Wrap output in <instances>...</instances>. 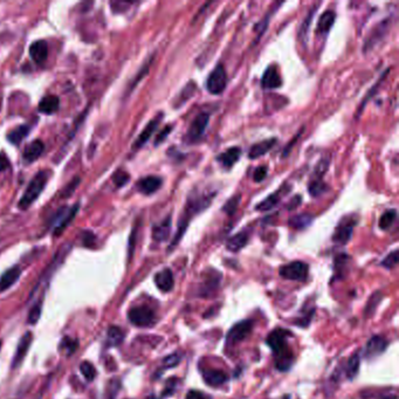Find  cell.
I'll list each match as a JSON object with an SVG mask.
<instances>
[{"instance_id": "16", "label": "cell", "mask_w": 399, "mask_h": 399, "mask_svg": "<svg viewBox=\"0 0 399 399\" xmlns=\"http://www.w3.org/2000/svg\"><path fill=\"white\" fill-rule=\"evenodd\" d=\"M240 156H241V149L238 148V146H232V148L227 149L225 152L220 154L219 156L217 157V161L223 165V168L231 169L232 166L239 161Z\"/></svg>"}, {"instance_id": "30", "label": "cell", "mask_w": 399, "mask_h": 399, "mask_svg": "<svg viewBox=\"0 0 399 399\" xmlns=\"http://www.w3.org/2000/svg\"><path fill=\"white\" fill-rule=\"evenodd\" d=\"M196 89L197 86L195 82H192V81L191 82H189L187 86L183 88V90L179 93V96H178V99L176 100V103H177L176 107H180L183 106V104H185V102H187L188 100H190L193 95H195Z\"/></svg>"}, {"instance_id": "9", "label": "cell", "mask_w": 399, "mask_h": 399, "mask_svg": "<svg viewBox=\"0 0 399 399\" xmlns=\"http://www.w3.org/2000/svg\"><path fill=\"white\" fill-rule=\"evenodd\" d=\"M356 223H357V220L355 219L354 216L343 218L340 222V224L337 225L334 235H332V240H334L335 242L340 243V245H346L351 239Z\"/></svg>"}, {"instance_id": "47", "label": "cell", "mask_w": 399, "mask_h": 399, "mask_svg": "<svg viewBox=\"0 0 399 399\" xmlns=\"http://www.w3.org/2000/svg\"><path fill=\"white\" fill-rule=\"evenodd\" d=\"M133 5V3H126V2H114V3H111L110 4V6H115V7H118L119 6V9H117L115 11L114 13H122V12H126L127 10H129V7Z\"/></svg>"}, {"instance_id": "27", "label": "cell", "mask_w": 399, "mask_h": 399, "mask_svg": "<svg viewBox=\"0 0 399 399\" xmlns=\"http://www.w3.org/2000/svg\"><path fill=\"white\" fill-rule=\"evenodd\" d=\"M313 222V217L311 214H304V213H302V214H297V216H294L292 218L289 219V226L293 227V228H296V230H302V228H305L309 225L312 224Z\"/></svg>"}, {"instance_id": "29", "label": "cell", "mask_w": 399, "mask_h": 399, "mask_svg": "<svg viewBox=\"0 0 399 399\" xmlns=\"http://www.w3.org/2000/svg\"><path fill=\"white\" fill-rule=\"evenodd\" d=\"M327 184L324 183L321 177L313 178V180L308 185V191L313 197H319L327 191Z\"/></svg>"}, {"instance_id": "31", "label": "cell", "mask_w": 399, "mask_h": 399, "mask_svg": "<svg viewBox=\"0 0 399 399\" xmlns=\"http://www.w3.org/2000/svg\"><path fill=\"white\" fill-rule=\"evenodd\" d=\"M397 219V211L394 208H391V210H387L383 213L381 219H379V228L381 230H389V228L392 226L393 223L396 222Z\"/></svg>"}, {"instance_id": "45", "label": "cell", "mask_w": 399, "mask_h": 399, "mask_svg": "<svg viewBox=\"0 0 399 399\" xmlns=\"http://www.w3.org/2000/svg\"><path fill=\"white\" fill-rule=\"evenodd\" d=\"M171 129H172V126H168L165 127L164 129H163L160 134L157 135L156 137V141H155V145H160L161 143H163L165 141V138L169 136V134L171 133Z\"/></svg>"}, {"instance_id": "46", "label": "cell", "mask_w": 399, "mask_h": 399, "mask_svg": "<svg viewBox=\"0 0 399 399\" xmlns=\"http://www.w3.org/2000/svg\"><path fill=\"white\" fill-rule=\"evenodd\" d=\"M187 399H211V397L208 394L201 392L198 390H191L189 391L187 394Z\"/></svg>"}, {"instance_id": "7", "label": "cell", "mask_w": 399, "mask_h": 399, "mask_svg": "<svg viewBox=\"0 0 399 399\" xmlns=\"http://www.w3.org/2000/svg\"><path fill=\"white\" fill-rule=\"evenodd\" d=\"M253 329V322L251 320L240 321L230 329L226 336L227 346H234L239 342H242L246 337H249Z\"/></svg>"}, {"instance_id": "4", "label": "cell", "mask_w": 399, "mask_h": 399, "mask_svg": "<svg viewBox=\"0 0 399 399\" xmlns=\"http://www.w3.org/2000/svg\"><path fill=\"white\" fill-rule=\"evenodd\" d=\"M227 84V74L223 65H218L210 73L206 81V89L212 95L223 94Z\"/></svg>"}, {"instance_id": "43", "label": "cell", "mask_w": 399, "mask_h": 399, "mask_svg": "<svg viewBox=\"0 0 399 399\" xmlns=\"http://www.w3.org/2000/svg\"><path fill=\"white\" fill-rule=\"evenodd\" d=\"M315 12H316V10L314 11V9H313V10L311 11V12H309L308 17L304 19V21H303V25H302L301 29H300V38L303 39L304 37H307V34H308V30H309V25H311L312 18H313V15H314V13H315Z\"/></svg>"}, {"instance_id": "5", "label": "cell", "mask_w": 399, "mask_h": 399, "mask_svg": "<svg viewBox=\"0 0 399 399\" xmlns=\"http://www.w3.org/2000/svg\"><path fill=\"white\" fill-rule=\"evenodd\" d=\"M128 319L134 325L137 327H149L154 324L156 321V315L155 312L150 307L146 305H138L130 309L128 313Z\"/></svg>"}, {"instance_id": "34", "label": "cell", "mask_w": 399, "mask_h": 399, "mask_svg": "<svg viewBox=\"0 0 399 399\" xmlns=\"http://www.w3.org/2000/svg\"><path fill=\"white\" fill-rule=\"evenodd\" d=\"M123 339H125V335H123V331L118 327L109 328V330H108V342H109V344H111V346H118Z\"/></svg>"}, {"instance_id": "20", "label": "cell", "mask_w": 399, "mask_h": 399, "mask_svg": "<svg viewBox=\"0 0 399 399\" xmlns=\"http://www.w3.org/2000/svg\"><path fill=\"white\" fill-rule=\"evenodd\" d=\"M32 339H33V336L29 331H27L26 334H24V336L21 337L20 342H19V344H18L17 352H15V356L13 358L12 367H17L19 364L22 362V359H24V357L27 354V350H28V348L30 347Z\"/></svg>"}, {"instance_id": "1", "label": "cell", "mask_w": 399, "mask_h": 399, "mask_svg": "<svg viewBox=\"0 0 399 399\" xmlns=\"http://www.w3.org/2000/svg\"><path fill=\"white\" fill-rule=\"evenodd\" d=\"M290 331L278 328L267 336L266 342L273 350L275 357V367L279 371H288L293 365L294 356L288 346V337Z\"/></svg>"}, {"instance_id": "26", "label": "cell", "mask_w": 399, "mask_h": 399, "mask_svg": "<svg viewBox=\"0 0 399 399\" xmlns=\"http://www.w3.org/2000/svg\"><path fill=\"white\" fill-rule=\"evenodd\" d=\"M60 107V100L55 95H48L45 96L44 99L39 103V110L44 114H53Z\"/></svg>"}, {"instance_id": "21", "label": "cell", "mask_w": 399, "mask_h": 399, "mask_svg": "<svg viewBox=\"0 0 399 399\" xmlns=\"http://www.w3.org/2000/svg\"><path fill=\"white\" fill-rule=\"evenodd\" d=\"M171 232V217L163 220L162 223L155 225L152 228V238L155 241L162 242L169 238Z\"/></svg>"}, {"instance_id": "44", "label": "cell", "mask_w": 399, "mask_h": 399, "mask_svg": "<svg viewBox=\"0 0 399 399\" xmlns=\"http://www.w3.org/2000/svg\"><path fill=\"white\" fill-rule=\"evenodd\" d=\"M267 172H268V170H267L265 165H261V166H259V168L255 169V171L253 173L254 181H257V183H259V181H262L266 178Z\"/></svg>"}, {"instance_id": "48", "label": "cell", "mask_w": 399, "mask_h": 399, "mask_svg": "<svg viewBox=\"0 0 399 399\" xmlns=\"http://www.w3.org/2000/svg\"><path fill=\"white\" fill-rule=\"evenodd\" d=\"M11 166L10 161L7 160V157L4 154H0V172L5 171Z\"/></svg>"}, {"instance_id": "37", "label": "cell", "mask_w": 399, "mask_h": 399, "mask_svg": "<svg viewBox=\"0 0 399 399\" xmlns=\"http://www.w3.org/2000/svg\"><path fill=\"white\" fill-rule=\"evenodd\" d=\"M382 297H383L382 293H379V292H376L375 294H373V295H371V297H370V300L367 301L365 314H367V315L373 314L375 312V309L377 308L379 302H381Z\"/></svg>"}, {"instance_id": "36", "label": "cell", "mask_w": 399, "mask_h": 399, "mask_svg": "<svg viewBox=\"0 0 399 399\" xmlns=\"http://www.w3.org/2000/svg\"><path fill=\"white\" fill-rule=\"evenodd\" d=\"M80 370H81V373H82V375L84 376V378H86L88 382H91L93 379L95 378L96 371H95V367L93 366L91 363L83 362L80 365Z\"/></svg>"}, {"instance_id": "35", "label": "cell", "mask_w": 399, "mask_h": 399, "mask_svg": "<svg viewBox=\"0 0 399 399\" xmlns=\"http://www.w3.org/2000/svg\"><path fill=\"white\" fill-rule=\"evenodd\" d=\"M181 357H183V355H181L180 352H173V354L166 356V357L163 359V366L166 367V369L175 367L180 363Z\"/></svg>"}, {"instance_id": "49", "label": "cell", "mask_w": 399, "mask_h": 399, "mask_svg": "<svg viewBox=\"0 0 399 399\" xmlns=\"http://www.w3.org/2000/svg\"><path fill=\"white\" fill-rule=\"evenodd\" d=\"M64 344L66 346V349H67V351H69V354H73V352H74V350H75L76 346H77V344L75 343V341H73L71 339H65Z\"/></svg>"}, {"instance_id": "15", "label": "cell", "mask_w": 399, "mask_h": 399, "mask_svg": "<svg viewBox=\"0 0 399 399\" xmlns=\"http://www.w3.org/2000/svg\"><path fill=\"white\" fill-rule=\"evenodd\" d=\"M155 284H156L158 289L162 290V292H170V290L173 288V285H175L171 269L165 268L161 270V272H158L155 275Z\"/></svg>"}, {"instance_id": "25", "label": "cell", "mask_w": 399, "mask_h": 399, "mask_svg": "<svg viewBox=\"0 0 399 399\" xmlns=\"http://www.w3.org/2000/svg\"><path fill=\"white\" fill-rule=\"evenodd\" d=\"M387 24H389V20H384L377 27H375L373 34H371L365 42V49L373 48L381 39H383V37H384L387 30H389V25Z\"/></svg>"}, {"instance_id": "39", "label": "cell", "mask_w": 399, "mask_h": 399, "mask_svg": "<svg viewBox=\"0 0 399 399\" xmlns=\"http://www.w3.org/2000/svg\"><path fill=\"white\" fill-rule=\"evenodd\" d=\"M177 385H178V379L177 378H170L168 382H166L165 387H164V391H163V396L168 397V396H171L176 392L177 390Z\"/></svg>"}, {"instance_id": "17", "label": "cell", "mask_w": 399, "mask_h": 399, "mask_svg": "<svg viewBox=\"0 0 399 399\" xmlns=\"http://www.w3.org/2000/svg\"><path fill=\"white\" fill-rule=\"evenodd\" d=\"M275 144H277V138H269V139H265V141L262 142H259L257 144L251 146V149L249 151V157L251 160H255V158L261 157L267 152H269V151L274 148Z\"/></svg>"}, {"instance_id": "13", "label": "cell", "mask_w": 399, "mask_h": 399, "mask_svg": "<svg viewBox=\"0 0 399 399\" xmlns=\"http://www.w3.org/2000/svg\"><path fill=\"white\" fill-rule=\"evenodd\" d=\"M163 184V180L161 177H157V176H148V177H144L142 178L141 180H138L137 183V190L143 195L145 196H150L152 195V193L157 192L158 190L161 189Z\"/></svg>"}, {"instance_id": "51", "label": "cell", "mask_w": 399, "mask_h": 399, "mask_svg": "<svg viewBox=\"0 0 399 399\" xmlns=\"http://www.w3.org/2000/svg\"><path fill=\"white\" fill-rule=\"evenodd\" d=\"M379 399H397L396 394H389V396H385V397H382Z\"/></svg>"}, {"instance_id": "14", "label": "cell", "mask_w": 399, "mask_h": 399, "mask_svg": "<svg viewBox=\"0 0 399 399\" xmlns=\"http://www.w3.org/2000/svg\"><path fill=\"white\" fill-rule=\"evenodd\" d=\"M201 375H203L205 383L213 387L222 386L228 381L227 374L224 373L222 370H216V369L201 370Z\"/></svg>"}, {"instance_id": "6", "label": "cell", "mask_w": 399, "mask_h": 399, "mask_svg": "<svg viewBox=\"0 0 399 399\" xmlns=\"http://www.w3.org/2000/svg\"><path fill=\"white\" fill-rule=\"evenodd\" d=\"M210 114L208 112H200L195 117L189 127L187 139L189 143H195L203 137V135L206 131V128L210 122Z\"/></svg>"}, {"instance_id": "3", "label": "cell", "mask_w": 399, "mask_h": 399, "mask_svg": "<svg viewBox=\"0 0 399 399\" xmlns=\"http://www.w3.org/2000/svg\"><path fill=\"white\" fill-rule=\"evenodd\" d=\"M214 195L216 193H200V195L190 196L181 219L190 223V219H191L192 216H196L204 210H206L213 198H214Z\"/></svg>"}, {"instance_id": "33", "label": "cell", "mask_w": 399, "mask_h": 399, "mask_svg": "<svg viewBox=\"0 0 399 399\" xmlns=\"http://www.w3.org/2000/svg\"><path fill=\"white\" fill-rule=\"evenodd\" d=\"M27 134H28V127L20 126L15 128V129H13L9 135H7V139H9L12 144L17 145L27 136Z\"/></svg>"}, {"instance_id": "23", "label": "cell", "mask_w": 399, "mask_h": 399, "mask_svg": "<svg viewBox=\"0 0 399 399\" xmlns=\"http://www.w3.org/2000/svg\"><path fill=\"white\" fill-rule=\"evenodd\" d=\"M20 274L21 269L17 266L7 269L6 272L0 277V292H5L11 286H13L15 282L18 281V279L20 278Z\"/></svg>"}, {"instance_id": "8", "label": "cell", "mask_w": 399, "mask_h": 399, "mask_svg": "<svg viewBox=\"0 0 399 399\" xmlns=\"http://www.w3.org/2000/svg\"><path fill=\"white\" fill-rule=\"evenodd\" d=\"M308 265L302 261H293L280 268V275L284 279L293 281H303L308 275Z\"/></svg>"}, {"instance_id": "18", "label": "cell", "mask_w": 399, "mask_h": 399, "mask_svg": "<svg viewBox=\"0 0 399 399\" xmlns=\"http://www.w3.org/2000/svg\"><path fill=\"white\" fill-rule=\"evenodd\" d=\"M29 55L37 64L45 63L48 56V46L44 40L33 42L29 47Z\"/></svg>"}, {"instance_id": "24", "label": "cell", "mask_w": 399, "mask_h": 399, "mask_svg": "<svg viewBox=\"0 0 399 399\" xmlns=\"http://www.w3.org/2000/svg\"><path fill=\"white\" fill-rule=\"evenodd\" d=\"M249 238H250L249 233H247L246 231L239 232V233H237L227 240V243H226L227 250L231 252H239L247 245Z\"/></svg>"}, {"instance_id": "19", "label": "cell", "mask_w": 399, "mask_h": 399, "mask_svg": "<svg viewBox=\"0 0 399 399\" xmlns=\"http://www.w3.org/2000/svg\"><path fill=\"white\" fill-rule=\"evenodd\" d=\"M44 150H45V144L42 143V141H40V139H36V141H33L30 144L26 146L24 155H22L24 161L26 163L36 162L38 158L41 156L42 152H44Z\"/></svg>"}, {"instance_id": "12", "label": "cell", "mask_w": 399, "mask_h": 399, "mask_svg": "<svg viewBox=\"0 0 399 399\" xmlns=\"http://www.w3.org/2000/svg\"><path fill=\"white\" fill-rule=\"evenodd\" d=\"M387 347V341L383 336L376 335L371 337L365 348V357L375 358L382 355Z\"/></svg>"}, {"instance_id": "42", "label": "cell", "mask_w": 399, "mask_h": 399, "mask_svg": "<svg viewBox=\"0 0 399 399\" xmlns=\"http://www.w3.org/2000/svg\"><path fill=\"white\" fill-rule=\"evenodd\" d=\"M239 201H240V197H239V196H235V197H233V198H231L230 200L227 201L226 204H225L224 211H225V212H227L230 216H231V214H233L234 211L237 210Z\"/></svg>"}, {"instance_id": "2", "label": "cell", "mask_w": 399, "mask_h": 399, "mask_svg": "<svg viewBox=\"0 0 399 399\" xmlns=\"http://www.w3.org/2000/svg\"><path fill=\"white\" fill-rule=\"evenodd\" d=\"M47 173L45 171L38 172L30 183L27 187L26 191L22 195V198L19 201V207L21 210H27L30 205H32L34 201L38 199V197L41 195V192L44 191V189L46 187V183H47Z\"/></svg>"}, {"instance_id": "10", "label": "cell", "mask_w": 399, "mask_h": 399, "mask_svg": "<svg viewBox=\"0 0 399 399\" xmlns=\"http://www.w3.org/2000/svg\"><path fill=\"white\" fill-rule=\"evenodd\" d=\"M163 117V115H158L157 117H155L154 119H151V121L148 123V126H146L143 131L141 133V135L136 138V141H135L134 145H133V149L134 150H138L139 148H142L143 145L145 144V143H148L149 139L152 136L155 131L157 130L158 126H160V122Z\"/></svg>"}, {"instance_id": "38", "label": "cell", "mask_w": 399, "mask_h": 399, "mask_svg": "<svg viewBox=\"0 0 399 399\" xmlns=\"http://www.w3.org/2000/svg\"><path fill=\"white\" fill-rule=\"evenodd\" d=\"M398 260H399L398 251L396 250V251L391 252L390 254L386 255V258L382 261V266L385 267V268H387V269H391V268H393V267L397 266Z\"/></svg>"}, {"instance_id": "32", "label": "cell", "mask_w": 399, "mask_h": 399, "mask_svg": "<svg viewBox=\"0 0 399 399\" xmlns=\"http://www.w3.org/2000/svg\"><path fill=\"white\" fill-rule=\"evenodd\" d=\"M359 364H361V358H359V354L358 352H356L351 356L349 358V361H348L347 364V377L349 379H354L356 377V375L358 374V370H359Z\"/></svg>"}, {"instance_id": "50", "label": "cell", "mask_w": 399, "mask_h": 399, "mask_svg": "<svg viewBox=\"0 0 399 399\" xmlns=\"http://www.w3.org/2000/svg\"><path fill=\"white\" fill-rule=\"evenodd\" d=\"M301 201H302L301 196H295V197H294V198L290 200V203L288 204V210H293V208H295V207L299 206V205L301 204Z\"/></svg>"}, {"instance_id": "28", "label": "cell", "mask_w": 399, "mask_h": 399, "mask_svg": "<svg viewBox=\"0 0 399 399\" xmlns=\"http://www.w3.org/2000/svg\"><path fill=\"white\" fill-rule=\"evenodd\" d=\"M280 193H281V191L275 192V193H272V195H269L266 199H263L261 203H259L257 205V210L258 211H269V210H272L274 206H277V204L281 199Z\"/></svg>"}, {"instance_id": "11", "label": "cell", "mask_w": 399, "mask_h": 399, "mask_svg": "<svg viewBox=\"0 0 399 399\" xmlns=\"http://www.w3.org/2000/svg\"><path fill=\"white\" fill-rule=\"evenodd\" d=\"M261 84L265 89H277L282 84V77L278 71L277 66H269L261 77Z\"/></svg>"}, {"instance_id": "41", "label": "cell", "mask_w": 399, "mask_h": 399, "mask_svg": "<svg viewBox=\"0 0 399 399\" xmlns=\"http://www.w3.org/2000/svg\"><path fill=\"white\" fill-rule=\"evenodd\" d=\"M40 314H41V303H37L34 307L30 309L28 314V322L30 324H36L38 322V320L40 319Z\"/></svg>"}, {"instance_id": "40", "label": "cell", "mask_w": 399, "mask_h": 399, "mask_svg": "<svg viewBox=\"0 0 399 399\" xmlns=\"http://www.w3.org/2000/svg\"><path fill=\"white\" fill-rule=\"evenodd\" d=\"M129 178L130 176L128 175L126 171H117L112 177V179H114L116 187H123V185H126L128 181H129Z\"/></svg>"}, {"instance_id": "22", "label": "cell", "mask_w": 399, "mask_h": 399, "mask_svg": "<svg viewBox=\"0 0 399 399\" xmlns=\"http://www.w3.org/2000/svg\"><path fill=\"white\" fill-rule=\"evenodd\" d=\"M335 19H336V13L334 11L331 10L325 11V12L320 17L319 22H317V26H316L317 34L325 36V34L331 29V27L335 22Z\"/></svg>"}]
</instances>
